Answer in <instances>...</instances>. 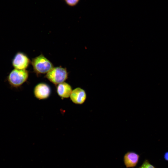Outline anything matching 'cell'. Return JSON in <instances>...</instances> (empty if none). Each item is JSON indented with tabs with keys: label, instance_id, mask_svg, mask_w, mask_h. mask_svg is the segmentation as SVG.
<instances>
[{
	"label": "cell",
	"instance_id": "4",
	"mask_svg": "<svg viewBox=\"0 0 168 168\" xmlns=\"http://www.w3.org/2000/svg\"><path fill=\"white\" fill-rule=\"evenodd\" d=\"M31 61L28 56L21 52H17L13 58L12 64L14 69L26 70Z\"/></svg>",
	"mask_w": 168,
	"mask_h": 168
},
{
	"label": "cell",
	"instance_id": "2",
	"mask_svg": "<svg viewBox=\"0 0 168 168\" xmlns=\"http://www.w3.org/2000/svg\"><path fill=\"white\" fill-rule=\"evenodd\" d=\"M31 63L37 75L47 73L54 67L52 63L43 54L33 58Z\"/></svg>",
	"mask_w": 168,
	"mask_h": 168
},
{
	"label": "cell",
	"instance_id": "8",
	"mask_svg": "<svg viewBox=\"0 0 168 168\" xmlns=\"http://www.w3.org/2000/svg\"><path fill=\"white\" fill-rule=\"evenodd\" d=\"M72 91L71 86L67 82H64L57 85V94L62 98L69 97Z\"/></svg>",
	"mask_w": 168,
	"mask_h": 168
},
{
	"label": "cell",
	"instance_id": "1",
	"mask_svg": "<svg viewBox=\"0 0 168 168\" xmlns=\"http://www.w3.org/2000/svg\"><path fill=\"white\" fill-rule=\"evenodd\" d=\"M29 76V72L26 70L14 68L9 73L7 79L8 83L12 87L18 88L27 81Z\"/></svg>",
	"mask_w": 168,
	"mask_h": 168
},
{
	"label": "cell",
	"instance_id": "6",
	"mask_svg": "<svg viewBox=\"0 0 168 168\" xmlns=\"http://www.w3.org/2000/svg\"><path fill=\"white\" fill-rule=\"evenodd\" d=\"M69 97L74 104L82 105L85 103L86 99L87 94L84 89L78 87L72 90Z\"/></svg>",
	"mask_w": 168,
	"mask_h": 168
},
{
	"label": "cell",
	"instance_id": "10",
	"mask_svg": "<svg viewBox=\"0 0 168 168\" xmlns=\"http://www.w3.org/2000/svg\"><path fill=\"white\" fill-rule=\"evenodd\" d=\"M65 3L69 6L73 7L76 6L80 0H64Z\"/></svg>",
	"mask_w": 168,
	"mask_h": 168
},
{
	"label": "cell",
	"instance_id": "11",
	"mask_svg": "<svg viewBox=\"0 0 168 168\" xmlns=\"http://www.w3.org/2000/svg\"><path fill=\"white\" fill-rule=\"evenodd\" d=\"M164 158L165 161H168V151L166 152L164 154Z\"/></svg>",
	"mask_w": 168,
	"mask_h": 168
},
{
	"label": "cell",
	"instance_id": "9",
	"mask_svg": "<svg viewBox=\"0 0 168 168\" xmlns=\"http://www.w3.org/2000/svg\"><path fill=\"white\" fill-rule=\"evenodd\" d=\"M137 168H156L149 161L145 159L142 164Z\"/></svg>",
	"mask_w": 168,
	"mask_h": 168
},
{
	"label": "cell",
	"instance_id": "3",
	"mask_svg": "<svg viewBox=\"0 0 168 168\" xmlns=\"http://www.w3.org/2000/svg\"><path fill=\"white\" fill-rule=\"evenodd\" d=\"M68 77V73L66 68L57 67H54L46 73L45 77L50 82L57 85L65 82Z\"/></svg>",
	"mask_w": 168,
	"mask_h": 168
},
{
	"label": "cell",
	"instance_id": "5",
	"mask_svg": "<svg viewBox=\"0 0 168 168\" xmlns=\"http://www.w3.org/2000/svg\"><path fill=\"white\" fill-rule=\"evenodd\" d=\"M51 93L50 86L44 83H40L37 84L33 90L35 97L39 100L47 99L50 96Z\"/></svg>",
	"mask_w": 168,
	"mask_h": 168
},
{
	"label": "cell",
	"instance_id": "7",
	"mask_svg": "<svg viewBox=\"0 0 168 168\" xmlns=\"http://www.w3.org/2000/svg\"><path fill=\"white\" fill-rule=\"evenodd\" d=\"M140 155L133 151H128L123 156V162L126 168H134L138 164Z\"/></svg>",
	"mask_w": 168,
	"mask_h": 168
}]
</instances>
